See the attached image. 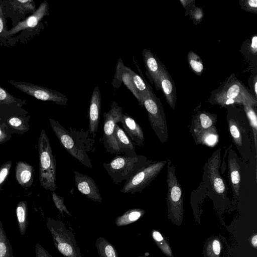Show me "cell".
<instances>
[{"instance_id":"cell-1","label":"cell","mask_w":257,"mask_h":257,"mask_svg":"<svg viewBox=\"0 0 257 257\" xmlns=\"http://www.w3.org/2000/svg\"><path fill=\"white\" fill-rule=\"evenodd\" d=\"M49 123L58 140L66 151L81 164L89 168L92 164L88 153L94 144V140L89 137V131H83L69 128L68 131L58 121L49 119Z\"/></svg>"},{"instance_id":"cell-2","label":"cell","mask_w":257,"mask_h":257,"mask_svg":"<svg viewBox=\"0 0 257 257\" xmlns=\"http://www.w3.org/2000/svg\"><path fill=\"white\" fill-rule=\"evenodd\" d=\"M39 158V181L42 187L47 190L54 192L57 188L56 184V164L53 154L49 139L42 129L38 139Z\"/></svg>"},{"instance_id":"cell-3","label":"cell","mask_w":257,"mask_h":257,"mask_svg":"<svg viewBox=\"0 0 257 257\" xmlns=\"http://www.w3.org/2000/svg\"><path fill=\"white\" fill-rule=\"evenodd\" d=\"M149 165L146 159L141 155L131 157L116 155L110 162L104 163L103 166L110 179L117 184L128 180Z\"/></svg>"},{"instance_id":"cell-4","label":"cell","mask_w":257,"mask_h":257,"mask_svg":"<svg viewBox=\"0 0 257 257\" xmlns=\"http://www.w3.org/2000/svg\"><path fill=\"white\" fill-rule=\"evenodd\" d=\"M46 226L55 248L64 257H82L74 234L66 227L62 221L48 217Z\"/></svg>"},{"instance_id":"cell-5","label":"cell","mask_w":257,"mask_h":257,"mask_svg":"<svg viewBox=\"0 0 257 257\" xmlns=\"http://www.w3.org/2000/svg\"><path fill=\"white\" fill-rule=\"evenodd\" d=\"M216 101L222 105L248 103L256 106V99L234 77H231L215 95Z\"/></svg>"},{"instance_id":"cell-6","label":"cell","mask_w":257,"mask_h":257,"mask_svg":"<svg viewBox=\"0 0 257 257\" xmlns=\"http://www.w3.org/2000/svg\"><path fill=\"white\" fill-rule=\"evenodd\" d=\"M175 171L173 166H168L167 202L169 217L174 223L179 225L182 221L184 213L183 198Z\"/></svg>"},{"instance_id":"cell-7","label":"cell","mask_w":257,"mask_h":257,"mask_svg":"<svg viewBox=\"0 0 257 257\" xmlns=\"http://www.w3.org/2000/svg\"><path fill=\"white\" fill-rule=\"evenodd\" d=\"M142 106L147 110L151 126L160 141L162 143L165 142L168 138V130L165 114L160 100L153 92L143 98Z\"/></svg>"},{"instance_id":"cell-8","label":"cell","mask_w":257,"mask_h":257,"mask_svg":"<svg viewBox=\"0 0 257 257\" xmlns=\"http://www.w3.org/2000/svg\"><path fill=\"white\" fill-rule=\"evenodd\" d=\"M122 107L114 101L108 112L103 113L102 143L106 152L111 154H121L114 135L115 125L122 119Z\"/></svg>"},{"instance_id":"cell-9","label":"cell","mask_w":257,"mask_h":257,"mask_svg":"<svg viewBox=\"0 0 257 257\" xmlns=\"http://www.w3.org/2000/svg\"><path fill=\"white\" fill-rule=\"evenodd\" d=\"M166 163V161H159L149 164L125 181L120 192L132 194L141 192L157 176Z\"/></svg>"},{"instance_id":"cell-10","label":"cell","mask_w":257,"mask_h":257,"mask_svg":"<svg viewBox=\"0 0 257 257\" xmlns=\"http://www.w3.org/2000/svg\"><path fill=\"white\" fill-rule=\"evenodd\" d=\"M8 82L24 93L39 100L52 101L61 105L67 104L68 98L58 91L24 81L9 80Z\"/></svg>"},{"instance_id":"cell-11","label":"cell","mask_w":257,"mask_h":257,"mask_svg":"<svg viewBox=\"0 0 257 257\" xmlns=\"http://www.w3.org/2000/svg\"><path fill=\"white\" fill-rule=\"evenodd\" d=\"M6 18H11L13 27L26 19L29 13H34L36 10L33 0H0Z\"/></svg>"},{"instance_id":"cell-12","label":"cell","mask_w":257,"mask_h":257,"mask_svg":"<svg viewBox=\"0 0 257 257\" xmlns=\"http://www.w3.org/2000/svg\"><path fill=\"white\" fill-rule=\"evenodd\" d=\"M75 186L77 190L88 199L101 203L102 198L94 180L90 176L74 171Z\"/></svg>"},{"instance_id":"cell-13","label":"cell","mask_w":257,"mask_h":257,"mask_svg":"<svg viewBox=\"0 0 257 257\" xmlns=\"http://www.w3.org/2000/svg\"><path fill=\"white\" fill-rule=\"evenodd\" d=\"M49 9L48 2L45 1L43 2L34 13L9 30V38L21 31L37 27L40 24V22L44 17L49 15Z\"/></svg>"},{"instance_id":"cell-14","label":"cell","mask_w":257,"mask_h":257,"mask_svg":"<svg viewBox=\"0 0 257 257\" xmlns=\"http://www.w3.org/2000/svg\"><path fill=\"white\" fill-rule=\"evenodd\" d=\"M101 98L98 86H96L90 100L89 109V133L94 139L98 128L101 110Z\"/></svg>"},{"instance_id":"cell-15","label":"cell","mask_w":257,"mask_h":257,"mask_svg":"<svg viewBox=\"0 0 257 257\" xmlns=\"http://www.w3.org/2000/svg\"><path fill=\"white\" fill-rule=\"evenodd\" d=\"M142 54L148 77L151 83L154 84L156 88L160 90L159 75L164 65L151 50L144 49Z\"/></svg>"},{"instance_id":"cell-16","label":"cell","mask_w":257,"mask_h":257,"mask_svg":"<svg viewBox=\"0 0 257 257\" xmlns=\"http://www.w3.org/2000/svg\"><path fill=\"white\" fill-rule=\"evenodd\" d=\"M220 155L216 153L212 156L208 163V176L214 191L219 194H223L225 191L224 182L219 172Z\"/></svg>"},{"instance_id":"cell-17","label":"cell","mask_w":257,"mask_h":257,"mask_svg":"<svg viewBox=\"0 0 257 257\" xmlns=\"http://www.w3.org/2000/svg\"><path fill=\"white\" fill-rule=\"evenodd\" d=\"M159 82L160 90H162L168 103L174 109L176 101V89L173 80L164 66L161 70Z\"/></svg>"},{"instance_id":"cell-18","label":"cell","mask_w":257,"mask_h":257,"mask_svg":"<svg viewBox=\"0 0 257 257\" xmlns=\"http://www.w3.org/2000/svg\"><path fill=\"white\" fill-rule=\"evenodd\" d=\"M120 123L125 133L135 144L140 146L144 145L145 138L143 130L133 117L126 113L123 114Z\"/></svg>"},{"instance_id":"cell-19","label":"cell","mask_w":257,"mask_h":257,"mask_svg":"<svg viewBox=\"0 0 257 257\" xmlns=\"http://www.w3.org/2000/svg\"><path fill=\"white\" fill-rule=\"evenodd\" d=\"M114 135L121 154L131 157L138 156L135 144L117 124L115 126Z\"/></svg>"},{"instance_id":"cell-20","label":"cell","mask_w":257,"mask_h":257,"mask_svg":"<svg viewBox=\"0 0 257 257\" xmlns=\"http://www.w3.org/2000/svg\"><path fill=\"white\" fill-rule=\"evenodd\" d=\"M127 70L129 72L133 85L135 90V96L138 99L140 105H142L143 98L154 92L146 81L139 75L134 72L128 67Z\"/></svg>"},{"instance_id":"cell-21","label":"cell","mask_w":257,"mask_h":257,"mask_svg":"<svg viewBox=\"0 0 257 257\" xmlns=\"http://www.w3.org/2000/svg\"><path fill=\"white\" fill-rule=\"evenodd\" d=\"M34 170L28 163L19 161L16 167V178L18 183L24 187H30L34 180Z\"/></svg>"},{"instance_id":"cell-22","label":"cell","mask_w":257,"mask_h":257,"mask_svg":"<svg viewBox=\"0 0 257 257\" xmlns=\"http://www.w3.org/2000/svg\"><path fill=\"white\" fill-rule=\"evenodd\" d=\"M145 214V211L143 209L133 208L117 217L115 223L117 226H125L136 222Z\"/></svg>"},{"instance_id":"cell-23","label":"cell","mask_w":257,"mask_h":257,"mask_svg":"<svg viewBox=\"0 0 257 257\" xmlns=\"http://www.w3.org/2000/svg\"><path fill=\"white\" fill-rule=\"evenodd\" d=\"M215 121L216 118L212 115L206 112L199 113L194 122V133L196 134L214 126Z\"/></svg>"},{"instance_id":"cell-24","label":"cell","mask_w":257,"mask_h":257,"mask_svg":"<svg viewBox=\"0 0 257 257\" xmlns=\"http://www.w3.org/2000/svg\"><path fill=\"white\" fill-rule=\"evenodd\" d=\"M16 216L20 234L24 235L29 224L28 207L26 201H21L16 209Z\"/></svg>"},{"instance_id":"cell-25","label":"cell","mask_w":257,"mask_h":257,"mask_svg":"<svg viewBox=\"0 0 257 257\" xmlns=\"http://www.w3.org/2000/svg\"><path fill=\"white\" fill-rule=\"evenodd\" d=\"M95 246L100 257H118L114 245L102 236L96 239Z\"/></svg>"},{"instance_id":"cell-26","label":"cell","mask_w":257,"mask_h":257,"mask_svg":"<svg viewBox=\"0 0 257 257\" xmlns=\"http://www.w3.org/2000/svg\"><path fill=\"white\" fill-rule=\"evenodd\" d=\"M194 134L198 143L214 147L218 142V136L214 126Z\"/></svg>"},{"instance_id":"cell-27","label":"cell","mask_w":257,"mask_h":257,"mask_svg":"<svg viewBox=\"0 0 257 257\" xmlns=\"http://www.w3.org/2000/svg\"><path fill=\"white\" fill-rule=\"evenodd\" d=\"M228 172L233 190L237 195L239 194L240 187V168L234 158L228 160Z\"/></svg>"},{"instance_id":"cell-28","label":"cell","mask_w":257,"mask_h":257,"mask_svg":"<svg viewBox=\"0 0 257 257\" xmlns=\"http://www.w3.org/2000/svg\"><path fill=\"white\" fill-rule=\"evenodd\" d=\"M0 257H14L12 246L0 219Z\"/></svg>"},{"instance_id":"cell-29","label":"cell","mask_w":257,"mask_h":257,"mask_svg":"<svg viewBox=\"0 0 257 257\" xmlns=\"http://www.w3.org/2000/svg\"><path fill=\"white\" fill-rule=\"evenodd\" d=\"M152 238L161 249L168 257H173L172 249L168 242L164 238L162 234L156 230H153L151 232Z\"/></svg>"},{"instance_id":"cell-30","label":"cell","mask_w":257,"mask_h":257,"mask_svg":"<svg viewBox=\"0 0 257 257\" xmlns=\"http://www.w3.org/2000/svg\"><path fill=\"white\" fill-rule=\"evenodd\" d=\"M187 62L192 71L196 74H201L204 66L202 60L198 55L193 51H190L187 55Z\"/></svg>"},{"instance_id":"cell-31","label":"cell","mask_w":257,"mask_h":257,"mask_svg":"<svg viewBox=\"0 0 257 257\" xmlns=\"http://www.w3.org/2000/svg\"><path fill=\"white\" fill-rule=\"evenodd\" d=\"M244 110L246 112L247 117L249 121L251 126L252 127L253 133V137L255 149H256V135H257V117L255 111L252 108L253 105L248 103L243 104Z\"/></svg>"},{"instance_id":"cell-32","label":"cell","mask_w":257,"mask_h":257,"mask_svg":"<svg viewBox=\"0 0 257 257\" xmlns=\"http://www.w3.org/2000/svg\"><path fill=\"white\" fill-rule=\"evenodd\" d=\"M221 243L217 237H213L207 242L206 253L207 257H220Z\"/></svg>"},{"instance_id":"cell-33","label":"cell","mask_w":257,"mask_h":257,"mask_svg":"<svg viewBox=\"0 0 257 257\" xmlns=\"http://www.w3.org/2000/svg\"><path fill=\"white\" fill-rule=\"evenodd\" d=\"M9 30L6 25V19L3 8L0 1V45L5 46L9 38Z\"/></svg>"},{"instance_id":"cell-34","label":"cell","mask_w":257,"mask_h":257,"mask_svg":"<svg viewBox=\"0 0 257 257\" xmlns=\"http://www.w3.org/2000/svg\"><path fill=\"white\" fill-rule=\"evenodd\" d=\"M0 104H16L19 105H21L25 104V100L15 97L4 88L0 86Z\"/></svg>"},{"instance_id":"cell-35","label":"cell","mask_w":257,"mask_h":257,"mask_svg":"<svg viewBox=\"0 0 257 257\" xmlns=\"http://www.w3.org/2000/svg\"><path fill=\"white\" fill-rule=\"evenodd\" d=\"M229 128L230 134L234 142L239 147L242 146V136L239 126L237 122L232 119L228 121Z\"/></svg>"},{"instance_id":"cell-36","label":"cell","mask_w":257,"mask_h":257,"mask_svg":"<svg viewBox=\"0 0 257 257\" xmlns=\"http://www.w3.org/2000/svg\"><path fill=\"white\" fill-rule=\"evenodd\" d=\"M52 197L55 206L61 214L65 212L69 216H72L64 203V197L58 196L55 191L52 192Z\"/></svg>"},{"instance_id":"cell-37","label":"cell","mask_w":257,"mask_h":257,"mask_svg":"<svg viewBox=\"0 0 257 257\" xmlns=\"http://www.w3.org/2000/svg\"><path fill=\"white\" fill-rule=\"evenodd\" d=\"M8 123L13 128L18 131H26L27 127L24 123V119L20 117L12 116L8 120Z\"/></svg>"},{"instance_id":"cell-38","label":"cell","mask_w":257,"mask_h":257,"mask_svg":"<svg viewBox=\"0 0 257 257\" xmlns=\"http://www.w3.org/2000/svg\"><path fill=\"white\" fill-rule=\"evenodd\" d=\"M240 5L244 10L252 13H257L256 0L239 1Z\"/></svg>"},{"instance_id":"cell-39","label":"cell","mask_w":257,"mask_h":257,"mask_svg":"<svg viewBox=\"0 0 257 257\" xmlns=\"http://www.w3.org/2000/svg\"><path fill=\"white\" fill-rule=\"evenodd\" d=\"M12 165V162L9 161L0 167V190H2L1 186L9 175Z\"/></svg>"},{"instance_id":"cell-40","label":"cell","mask_w":257,"mask_h":257,"mask_svg":"<svg viewBox=\"0 0 257 257\" xmlns=\"http://www.w3.org/2000/svg\"><path fill=\"white\" fill-rule=\"evenodd\" d=\"M35 253L36 257H53L50 253L39 243L36 244Z\"/></svg>"},{"instance_id":"cell-41","label":"cell","mask_w":257,"mask_h":257,"mask_svg":"<svg viewBox=\"0 0 257 257\" xmlns=\"http://www.w3.org/2000/svg\"><path fill=\"white\" fill-rule=\"evenodd\" d=\"M190 15L192 20L199 22L203 16V11L201 8H194L190 11Z\"/></svg>"},{"instance_id":"cell-42","label":"cell","mask_w":257,"mask_h":257,"mask_svg":"<svg viewBox=\"0 0 257 257\" xmlns=\"http://www.w3.org/2000/svg\"><path fill=\"white\" fill-rule=\"evenodd\" d=\"M250 50L253 53L256 54L257 52V36H253L251 38V43L250 45Z\"/></svg>"},{"instance_id":"cell-43","label":"cell","mask_w":257,"mask_h":257,"mask_svg":"<svg viewBox=\"0 0 257 257\" xmlns=\"http://www.w3.org/2000/svg\"><path fill=\"white\" fill-rule=\"evenodd\" d=\"M8 139V135L3 128L0 125V144L5 142Z\"/></svg>"},{"instance_id":"cell-44","label":"cell","mask_w":257,"mask_h":257,"mask_svg":"<svg viewBox=\"0 0 257 257\" xmlns=\"http://www.w3.org/2000/svg\"><path fill=\"white\" fill-rule=\"evenodd\" d=\"M250 242L252 246L256 248L257 247V235L256 234L252 235L251 237Z\"/></svg>"},{"instance_id":"cell-45","label":"cell","mask_w":257,"mask_h":257,"mask_svg":"<svg viewBox=\"0 0 257 257\" xmlns=\"http://www.w3.org/2000/svg\"><path fill=\"white\" fill-rule=\"evenodd\" d=\"M255 81L254 84V89L255 95L256 96V95H257V82H256V78H255Z\"/></svg>"},{"instance_id":"cell-46","label":"cell","mask_w":257,"mask_h":257,"mask_svg":"<svg viewBox=\"0 0 257 257\" xmlns=\"http://www.w3.org/2000/svg\"><path fill=\"white\" fill-rule=\"evenodd\" d=\"M139 257H148V256H145V255H142V256H139Z\"/></svg>"},{"instance_id":"cell-47","label":"cell","mask_w":257,"mask_h":257,"mask_svg":"<svg viewBox=\"0 0 257 257\" xmlns=\"http://www.w3.org/2000/svg\"><path fill=\"white\" fill-rule=\"evenodd\" d=\"M0 120H1V118H0Z\"/></svg>"}]
</instances>
